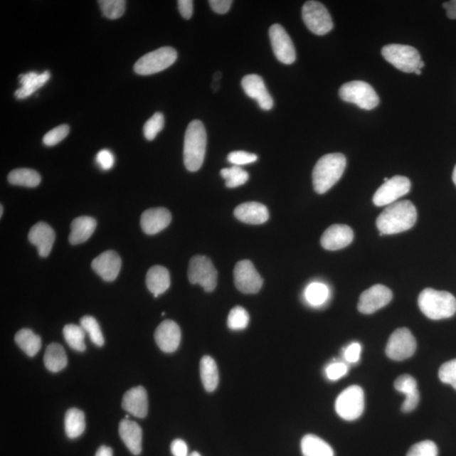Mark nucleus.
Here are the masks:
<instances>
[{
    "label": "nucleus",
    "instance_id": "a211bd4d",
    "mask_svg": "<svg viewBox=\"0 0 456 456\" xmlns=\"http://www.w3.org/2000/svg\"><path fill=\"white\" fill-rule=\"evenodd\" d=\"M122 261L117 253L108 250L102 253L92 263V268L105 282H114L119 275Z\"/></svg>",
    "mask_w": 456,
    "mask_h": 456
},
{
    "label": "nucleus",
    "instance_id": "dca6fc26",
    "mask_svg": "<svg viewBox=\"0 0 456 456\" xmlns=\"http://www.w3.org/2000/svg\"><path fill=\"white\" fill-rule=\"evenodd\" d=\"M243 91L252 99L258 102L261 110L269 111L274 106V101L268 90L266 89L263 79L258 75H248L242 80Z\"/></svg>",
    "mask_w": 456,
    "mask_h": 456
},
{
    "label": "nucleus",
    "instance_id": "a19ab883",
    "mask_svg": "<svg viewBox=\"0 0 456 456\" xmlns=\"http://www.w3.org/2000/svg\"><path fill=\"white\" fill-rule=\"evenodd\" d=\"M165 124L164 115L160 112H156L144 125V135L148 141H153L157 135L164 129Z\"/></svg>",
    "mask_w": 456,
    "mask_h": 456
},
{
    "label": "nucleus",
    "instance_id": "13d9d810",
    "mask_svg": "<svg viewBox=\"0 0 456 456\" xmlns=\"http://www.w3.org/2000/svg\"><path fill=\"white\" fill-rule=\"evenodd\" d=\"M424 66H425V64L421 60V62L419 63L418 69L422 70Z\"/></svg>",
    "mask_w": 456,
    "mask_h": 456
},
{
    "label": "nucleus",
    "instance_id": "603ef678",
    "mask_svg": "<svg viewBox=\"0 0 456 456\" xmlns=\"http://www.w3.org/2000/svg\"><path fill=\"white\" fill-rule=\"evenodd\" d=\"M171 451L174 456H188V445L182 440H175L171 445Z\"/></svg>",
    "mask_w": 456,
    "mask_h": 456
},
{
    "label": "nucleus",
    "instance_id": "6ab92c4d",
    "mask_svg": "<svg viewBox=\"0 0 456 456\" xmlns=\"http://www.w3.org/2000/svg\"><path fill=\"white\" fill-rule=\"evenodd\" d=\"M354 238V231L349 226L336 224L326 230L320 243L326 250L335 251L349 246Z\"/></svg>",
    "mask_w": 456,
    "mask_h": 456
},
{
    "label": "nucleus",
    "instance_id": "473e14b6",
    "mask_svg": "<svg viewBox=\"0 0 456 456\" xmlns=\"http://www.w3.org/2000/svg\"><path fill=\"white\" fill-rule=\"evenodd\" d=\"M16 344L27 356H34L42 347V340L30 329H22L15 336Z\"/></svg>",
    "mask_w": 456,
    "mask_h": 456
},
{
    "label": "nucleus",
    "instance_id": "f8f14e48",
    "mask_svg": "<svg viewBox=\"0 0 456 456\" xmlns=\"http://www.w3.org/2000/svg\"><path fill=\"white\" fill-rule=\"evenodd\" d=\"M412 187L409 179L404 176H395L385 182L374 193L373 201L376 206H387L393 204L405 195Z\"/></svg>",
    "mask_w": 456,
    "mask_h": 456
},
{
    "label": "nucleus",
    "instance_id": "423d86ee",
    "mask_svg": "<svg viewBox=\"0 0 456 456\" xmlns=\"http://www.w3.org/2000/svg\"><path fill=\"white\" fill-rule=\"evenodd\" d=\"M178 53L174 48L164 47L148 53L135 63L134 70L139 75H150L168 69L177 60Z\"/></svg>",
    "mask_w": 456,
    "mask_h": 456
},
{
    "label": "nucleus",
    "instance_id": "39448f33",
    "mask_svg": "<svg viewBox=\"0 0 456 456\" xmlns=\"http://www.w3.org/2000/svg\"><path fill=\"white\" fill-rule=\"evenodd\" d=\"M339 96L343 101L354 103L365 110H372L379 103L376 90L367 83L361 80L351 81L342 85Z\"/></svg>",
    "mask_w": 456,
    "mask_h": 456
},
{
    "label": "nucleus",
    "instance_id": "7c9ffc66",
    "mask_svg": "<svg viewBox=\"0 0 456 456\" xmlns=\"http://www.w3.org/2000/svg\"><path fill=\"white\" fill-rule=\"evenodd\" d=\"M201 376L206 391H215L219 383V372L216 361L209 356L201 361Z\"/></svg>",
    "mask_w": 456,
    "mask_h": 456
},
{
    "label": "nucleus",
    "instance_id": "ddd939ff",
    "mask_svg": "<svg viewBox=\"0 0 456 456\" xmlns=\"http://www.w3.org/2000/svg\"><path fill=\"white\" fill-rule=\"evenodd\" d=\"M234 282L239 291L245 295H255L263 286V279L250 260L238 262L234 268Z\"/></svg>",
    "mask_w": 456,
    "mask_h": 456
},
{
    "label": "nucleus",
    "instance_id": "cd10ccee",
    "mask_svg": "<svg viewBox=\"0 0 456 456\" xmlns=\"http://www.w3.org/2000/svg\"><path fill=\"white\" fill-rule=\"evenodd\" d=\"M147 286L155 297L164 293L170 287L171 279L168 269L161 265H155L148 270Z\"/></svg>",
    "mask_w": 456,
    "mask_h": 456
},
{
    "label": "nucleus",
    "instance_id": "c03bdc74",
    "mask_svg": "<svg viewBox=\"0 0 456 456\" xmlns=\"http://www.w3.org/2000/svg\"><path fill=\"white\" fill-rule=\"evenodd\" d=\"M439 377L442 382L448 383L456 390V359L449 361L441 366Z\"/></svg>",
    "mask_w": 456,
    "mask_h": 456
},
{
    "label": "nucleus",
    "instance_id": "1a4fd4ad",
    "mask_svg": "<svg viewBox=\"0 0 456 456\" xmlns=\"http://www.w3.org/2000/svg\"><path fill=\"white\" fill-rule=\"evenodd\" d=\"M364 404V393L362 388L359 386H351L346 388L337 397L336 413L346 421H354L363 414Z\"/></svg>",
    "mask_w": 456,
    "mask_h": 456
},
{
    "label": "nucleus",
    "instance_id": "58836bf2",
    "mask_svg": "<svg viewBox=\"0 0 456 456\" xmlns=\"http://www.w3.org/2000/svg\"><path fill=\"white\" fill-rule=\"evenodd\" d=\"M98 4L102 15L107 19H119L125 12L126 1L124 0H100Z\"/></svg>",
    "mask_w": 456,
    "mask_h": 456
},
{
    "label": "nucleus",
    "instance_id": "20e7f679",
    "mask_svg": "<svg viewBox=\"0 0 456 456\" xmlns=\"http://www.w3.org/2000/svg\"><path fill=\"white\" fill-rule=\"evenodd\" d=\"M418 306L423 314L433 320L452 317L456 313V299L451 293L426 288L420 293Z\"/></svg>",
    "mask_w": 456,
    "mask_h": 456
},
{
    "label": "nucleus",
    "instance_id": "680f3d73",
    "mask_svg": "<svg viewBox=\"0 0 456 456\" xmlns=\"http://www.w3.org/2000/svg\"><path fill=\"white\" fill-rule=\"evenodd\" d=\"M189 456H201L200 454L198 452H193L191 455Z\"/></svg>",
    "mask_w": 456,
    "mask_h": 456
},
{
    "label": "nucleus",
    "instance_id": "0eeeda50",
    "mask_svg": "<svg viewBox=\"0 0 456 456\" xmlns=\"http://www.w3.org/2000/svg\"><path fill=\"white\" fill-rule=\"evenodd\" d=\"M381 53L386 61L405 73H414L421 62L417 49L408 45L388 44L382 48Z\"/></svg>",
    "mask_w": 456,
    "mask_h": 456
},
{
    "label": "nucleus",
    "instance_id": "f704fd0d",
    "mask_svg": "<svg viewBox=\"0 0 456 456\" xmlns=\"http://www.w3.org/2000/svg\"><path fill=\"white\" fill-rule=\"evenodd\" d=\"M63 333H64L67 344L72 349L78 351H84L85 350V331L83 327L73 324H67Z\"/></svg>",
    "mask_w": 456,
    "mask_h": 456
},
{
    "label": "nucleus",
    "instance_id": "f3484780",
    "mask_svg": "<svg viewBox=\"0 0 456 456\" xmlns=\"http://www.w3.org/2000/svg\"><path fill=\"white\" fill-rule=\"evenodd\" d=\"M155 340L162 351L174 352L181 341V331L178 324L169 319L161 323L156 329Z\"/></svg>",
    "mask_w": 456,
    "mask_h": 456
},
{
    "label": "nucleus",
    "instance_id": "de8ad7c7",
    "mask_svg": "<svg viewBox=\"0 0 456 456\" xmlns=\"http://www.w3.org/2000/svg\"><path fill=\"white\" fill-rule=\"evenodd\" d=\"M97 162L103 170H110L115 164V156L110 151L102 150L97 153Z\"/></svg>",
    "mask_w": 456,
    "mask_h": 456
},
{
    "label": "nucleus",
    "instance_id": "4468645a",
    "mask_svg": "<svg viewBox=\"0 0 456 456\" xmlns=\"http://www.w3.org/2000/svg\"><path fill=\"white\" fill-rule=\"evenodd\" d=\"M270 43L274 54L284 65H292L296 61V51L292 41L281 25L274 24L269 31Z\"/></svg>",
    "mask_w": 456,
    "mask_h": 456
},
{
    "label": "nucleus",
    "instance_id": "a878e982",
    "mask_svg": "<svg viewBox=\"0 0 456 456\" xmlns=\"http://www.w3.org/2000/svg\"><path fill=\"white\" fill-rule=\"evenodd\" d=\"M51 78V72L44 71L42 74L31 71L29 73L20 75V84L22 87L16 90L15 96L17 99H26L43 88Z\"/></svg>",
    "mask_w": 456,
    "mask_h": 456
},
{
    "label": "nucleus",
    "instance_id": "bb28decb",
    "mask_svg": "<svg viewBox=\"0 0 456 456\" xmlns=\"http://www.w3.org/2000/svg\"><path fill=\"white\" fill-rule=\"evenodd\" d=\"M97 221L91 216H80L71 223V233L69 241L72 245H80L87 242L97 228Z\"/></svg>",
    "mask_w": 456,
    "mask_h": 456
},
{
    "label": "nucleus",
    "instance_id": "3c124183",
    "mask_svg": "<svg viewBox=\"0 0 456 456\" xmlns=\"http://www.w3.org/2000/svg\"><path fill=\"white\" fill-rule=\"evenodd\" d=\"M178 6L179 12L184 19H191L193 12V2L192 0H179Z\"/></svg>",
    "mask_w": 456,
    "mask_h": 456
},
{
    "label": "nucleus",
    "instance_id": "c85d7f7f",
    "mask_svg": "<svg viewBox=\"0 0 456 456\" xmlns=\"http://www.w3.org/2000/svg\"><path fill=\"white\" fill-rule=\"evenodd\" d=\"M43 362L45 367L53 373H58L65 368L68 359L64 347L58 343H52L45 351Z\"/></svg>",
    "mask_w": 456,
    "mask_h": 456
},
{
    "label": "nucleus",
    "instance_id": "4d7b16f0",
    "mask_svg": "<svg viewBox=\"0 0 456 456\" xmlns=\"http://www.w3.org/2000/svg\"><path fill=\"white\" fill-rule=\"evenodd\" d=\"M452 179H453V182H454V184H455V186H456V165H455V169H454Z\"/></svg>",
    "mask_w": 456,
    "mask_h": 456
},
{
    "label": "nucleus",
    "instance_id": "9b49d317",
    "mask_svg": "<svg viewBox=\"0 0 456 456\" xmlns=\"http://www.w3.org/2000/svg\"><path fill=\"white\" fill-rule=\"evenodd\" d=\"M417 341L408 328L397 329L390 337L386 346L388 358L403 361L410 358L416 351Z\"/></svg>",
    "mask_w": 456,
    "mask_h": 456
},
{
    "label": "nucleus",
    "instance_id": "aec40b11",
    "mask_svg": "<svg viewBox=\"0 0 456 456\" xmlns=\"http://www.w3.org/2000/svg\"><path fill=\"white\" fill-rule=\"evenodd\" d=\"M28 239L31 243L37 247L39 255L45 258L52 251L55 241V233L51 226L41 222L31 228Z\"/></svg>",
    "mask_w": 456,
    "mask_h": 456
},
{
    "label": "nucleus",
    "instance_id": "052dcab7",
    "mask_svg": "<svg viewBox=\"0 0 456 456\" xmlns=\"http://www.w3.org/2000/svg\"><path fill=\"white\" fill-rule=\"evenodd\" d=\"M3 209H4V207L1 205V206H0V216H1V218H2V216H3Z\"/></svg>",
    "mask_w": 456,
    "mask_h": 456
},
{
    "label": "nucleus",
    "instance_id": "c756f323",
    "mask_svg": "<svg viewBox=\"0 0 456 456\" xmlns=\"http://www.w3.org/2000/svg\"><path fill=\"white\" fill-rule=\"evenodd\" d=\"M301 450L304 456H334L332 446L314 435H307L302 438Z\"/></svg>",
    "mask_w": 456,
    "mask_h": 456
},
{
    "label": "nucleus",
    "instance_id": "6e6552de",
    "mask_svg": "<svg viewBox=\"0 0 456 456\" xmlns=\"http://www.w3.org/2000/svg\"><path fill=\"white\" fill-rule=\"evenodd\" d=\"M188 277L192 284L201 285L206 292L215 290L218 284V272L208 257L193 256L189 262Z\"/></svg>",
    "mask_w": 456,
    "mask_h": 456
},
{
    "label": "nucleus",
    "instance_id": "393cba45",
    "mask_svg": "<svg viewBox=\"0 0 456 456\" xmlns=\"http://www.w3.org/2000/svg\"><path fill=\"white\" fill-rule=\"evenodd\" d=\"M120 435L130 452L139 455L142 450V430L138 424L128 418L120 424Z\"/></svg>",
    "mask_w": 456,
    "mask_h": 456
},
{
    "label": "nucleus",
    "instance_id": "f257e3e1",
    "mask_svg": "<svg viewBox=\"0 0 456 456\" xmlns=\"http://www.w3.org/2000/svg\"><path fill=\"white\" fill-rule=\"evenodd\" d=\"M418 219L416 207L408 200L387 206L378 216L376 225L379 235H391L408 231Z\"/></svg>",
    "mask_w": 456,
    "mask_h": 456
},
{
    "label": "nucleus",
    "instance_id": "e433bc0d",
    "mask_svg": "<svg viewBox=\"0 0 456 456\" xmlns=\"http://www.w3.org/2000/svg\"><path fill=\"white\" fill-rule=\"evenodd\" d=\"M329 297V289L323 283L309 284L305 291V299L309 304L317 307L324 304Z\"/></svg>",
    "mask_w": 456,
    "mask_h": 456
},
{
    "label": "nucleus",
    "instance_id": "8fccbe9b",
    "mask_svg": "<svg viewBox=\"0 0 456 456\" xmlns=\"http://www.w3.org/2000/svg\"><path fill=\"white\" fill-rule=\"evenodd\" d=\"M209 4L214 12L223 15L229 11L233 1L231 0H211Z\"/></svg>",
    "mask_w": 456,
    "mask_h": 456
},
{
    "label": "nucleus",
    "instance_id": "2eb2a0df",
    "mask_svg": "<svg viewBox=\"0 0 456 456\" xmlns=\"http://www.w3.org/2000/svg\"><path fill=\"white\" fill-rule=\"evenodd\" d=\"M390 288L383 285H374L364 291L360 296L358 309L361 313L371 314L383 308L392 299Z\"/></svg>",
    "mask_w": 456,
    "mask_h": 456
},
{
    "label": "nucleus",
    "instance_id": "9d476101",
    "mask_svg": "<svg viewBox=\"0 0 456 456\" xmlns=\"http://www.w3.org/2000/svg\"><path fill=\"white\" fill-rule=\"evenodd\" d=\"M302 15L306 26L316 35L324 36L333 29L332 16L322 3L306 2L302 7Z\"/></svg>",
    "mask_w": 456,
    "mask_h": 456
},
{
    "label": "nucleus",
    "instance_id": "bf43d9fd",
    "mask_svg": "<svg viewBox=\"0 0 456 456\" xmlns=\"http://www.w3.org/2000/svg\"><path fill=\"white\" fill-rule=\"evenodd\" d=\"M414 73L418 75H422V70H419V69H417L416 70H415Z\"/></svg>",
    "mask_w": 456,
    "mask_h": 456
},
{
    "label": "nucleus",
    "instance_id": "5701e85b",
    "mask_svg": "<svg viewBox=\"0 0 456 456\" xmlns=\"http://www.w3.org/2000/svg\"><path fill=\"white\" fill-rule=\"evenodd\" d=\"M234 216L242 223L260 225L267 222L269 211L267 207L260 203L247 202L236 207Z\"/></svg>",
    "mask_w": 456,
    "mask_h": 456
},
{
    "label": "nucleus",
    "instance_id": "79ce46f5",
    "mask_svg": "<svg viewBox=\"0 0 456 456\" xmlns=\"http://www.w3.org/2000/svg\"><path fill=\"white\" fill-rule=\"evenodd\" d=\"M69 133V125L61 124L58 126V127L48 131V132L44 135L43 139V144L47 147L56 146L57 144L65 139Z\"/></svg>",
    "mask_w": 456,
    "mask_h": 456
},
{
    "label": "nucleus",
    "instance_id": "f03ea898",
    "mask_svg": "<svg viewBox=\"0 0 456 456\" xmlns=\"http://www.w3.org/2000/svg\"><path fill=\"white\" fill-rule=\"evenodd\" d=\"M346 166V157L341 153H332L320 158L313 171L315 192L322 195L329 191L342 177Z\"/></svg>",
    "mask_w": 456,
    "mask_h": 456
},
{
    "label": "nucleus",
    "instance_id": "ea45409f",
    "mask_svg": "<svg viewBox=\"0 0 456 456\" xmlns=\"http://www.w3.org/2000/svg\"><path fill=\"white\" fill-rule=\"evenodd\" d=\"M250 315L243 307L237 306L230 311L228 326L233 331H242L248 326Z\"/></svg>",
    "mask_w": 456,
    "mask_h": 456
},
{
    "label": "nucleus",
    "instance_id": "5fc2aeb1",
    "mask_svg": "<svg viewBox=\"0 0 456 456\" xmlns=\"http://www.w3.org/2000/svg\"><path fill=\"white\" fill-rule=\"evenodd\" d=\"M96 456H112V450L110 447L101 446L97 451Z\"/></svg>",
    "mask_w": 456,
    "mask_h": 456
},
{
    "label": "nucleus",
    "instance_id": "b1692460",
    "mask_svg": "<svg viewBox=\"0 0 456 456\" xmlns=\"http://www.w3.org/2000/svg\"><path fill=\"white\" fill-rule=\"evenodd\" d=\"M394 386L397 391L403 393L405 396V399L401 406L403 412L410 413L416 409L420 399L416 379L408 374H404V376L396 378Z\"/></svg>",
    "mask_w": 456,
    "mask_h": 456
},
{
    "label": "nucleus",
    "instance_id": "864d4df0",
    "mask_svg": "<svg viewBox=\"0 0 456 456\" xmlns=\"http://www.w3.org/2000/svg\"><path fill=\"white\" fill-rule=\"evenodd\" d=\"M445 9L447 16L451 20L456 19V0H451V1L445 2L443 4Z\"/></svg>",
    "mask_w": 456,
    "mask_h": 456
},
{
    "label": "nucleus",
    "instance_id": "a18cd8bd",
    "mask_svg": "<svg viewBox=\"0 0 456 456\" xmlns=\"http://www.w3.org/2000/svg\"><path fill=\"white\" fill-rule=\"evenodd\" d=\"M258 159V157L253 153L238 151L230 153L228 157V160L231 162L234 166H243L253 164Z\"/></svg>",
    "mask_w": 456,
    "mask_h": 456
},
{
    "label": "nucleus",
    "instance_id": "2f4dec72",
    "mask_svg": "<svg viewBox=\"0 0 456 456\" xmlns=\"http://www.w3.org/2000/svg\"><path fill=\"white\" fill-rule=\"evenodd\" d=\"M65 428L68 438L76 439L85 430V414L83 410L71 408L67 410L65 418Z\"/></svg>",
    "mask_w": 456,
    "mask_h": 456
},
{
    "label": "nucleus",
    "instance_id": "37998d69",
    "mask_svg": "<svg viewBox=\"0 0 456 456\" xmlns=\"http://www.w3.org/2000/svg\"><path fill=\"white\" fill-rule=\"evenodd\" d=\"M438 454L439 450L435 443L425 440L410 447L406 456H438Z\"/></svg>",
    "mask_w": 456,
    "mask_h": 456
},
{
    "label": "nucleus",
    "instance_id": "4c0bfd02",
    "mask_svg": "<svg viewBox=\"0 0 456 456\" xmlns=\"http://www.w3.org/2000/svg\"><path fill=\"white\" fill-rule=\"evenodd\" d=\"M80 327L89 334V336L95 345L102 346L105 344V338H103L100 326L92 316L87 315L81 318Z\"/></svg>",
    "mask_w": 456,
    "mask_h": 456
},
{
    "label": "nucleus",
    "instance_id": "09e8293b",
    "mask_svg": "<svg viewBox=\"0 0 456 456\" xmlns=\"http://www.w3.org/2000/svg\"><path fill=\"white\" fill-rule=\"evenodd\" d=\"M361 351H362V346L359 343H351L344 351V358L346 362L349 364L358 363L360 359Z\"/></svg>",
    "mask_w": 456,
    "mask_h": 456
},
{
    "label": "nucleus",
    "instance_id": "49530a36",
    "mask_svg": "<svg viewBox=\"0 0 456 456\" xmlns=\"http://www.w3.org/2000/svg\"><path fill=\"white\" fill-rule=\"evenodd\" d=\"M349 371L346 364L343 363H333L329 364L326 369V373L329 381H336L344 377Z\"/></svg>",
    "mask_w": 456,
    "mask_h": 456
},
{
    "label": "nucleus",
    "instance_id": "4be33fe9",
    "mask_svg": "<svg viewBox=\"0 0 456 456\" xmlns=\"http://www.w3.org/2000/svg\"><path fill=\"white\" fill-rule=\"evenodd\" d=\"M122 406L133 416L144 418L148 413V398L147 391L142 386L132 388L125 393Z\"/></svg>",
    "mask_w": 456,
    "mask_h": 456
},
{
    "label": "nucleus",
    "instance_id": "6e6d98bb",
    "mask_svg": "<svg viewBox=\"0 0 456 456\" xmlns=\"http://www.w3.org/2000/svg\"><path fill=\"white\" fill-rule=\"evenodd\" d=\"M221 78H222V74H221V72H216L214 75V80L218 81Z\"/></svg>",
    "mask_w": 456,
    "mask_h": 456
},
{
    "label": "nucleus",
    "instance_id": "c9c22d12",
    "mask_svg": "<svg viewBox=\"0 0 456 456\" xmlns=\"http://www.w3.org/2000/svg\"><path fill=\"white\" fill-rule=\"evenodd\" d=\"M221 175L226 180V186L228 188H237L248 182V174L241 166H233L230 169L221 171Z\"/></svg>",
    "mask_w": 456,
    "mask_h": 456
},
{
    "label": "nucleus",
    "instance_id": "7ed1b4c3",
    "mask_svg": "<svg viewBox=\"0 0 456 456\" xmlns=\"http://www.w3.org/2000/svg\"><path fill=\"white\" fill-rule=\"evenodd\" d=\"M207 137L204 124L200 120H193L189 124L184 137V161L189 171L200 169L204 162Z\"/></svg>",
    "mask_w": 456,
    "mask_h": 456
},
{
    "label": "nucleus",
    "instance_id": "72a5a7b5",
    "mask_svg": "<svg viewBox=\"0 0 456 456\" xmlns=\"http://www.w3.org/2000/svg\"><path fill=\"white\" fill-rule=\"evenodd\" d=\"M9 183L17 186L35 188L41 183V176L37 171L29 169L13 170L8 176Z\"/></svg>",
    "mask_w": 456,
    "mask_h": 456
},
{
    "label": "nucleus",
    "instance_id": "412c9836",
    "mask_svg": "<svg viewBox=\"0 0 456 456\" xmlns=\"http://www.w3.org/2000/svg\"><path fill=\"white\" fill-rule=\"evenodd\" d=\"M171 221V215L166 208H152L144 211L141 218V226L144 233L154 235L168 228Z\"/></svg>",
    "mask_w": 456,
    "mask_h": 456
}]
</instances>
